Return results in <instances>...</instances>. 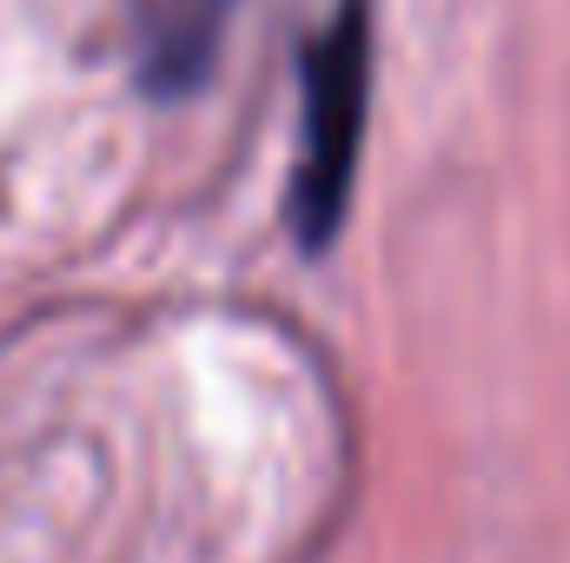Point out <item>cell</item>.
<instances>
[{
  "label": "cell",
  "instance_id": "cell-1",
  "mask_svg": "<svg viewBox=\"0 0 570 563\" xmlns=\"http://www.w3.org/2000/svg\"><path fill=\"white\" fill-rule=\"evenodd\" d=\"M365 93H372V27L365 0H338L325 33L305 47L298 73V166L285 192V219L305 253H325L345 226L352 179H358V146H365Z\"/></svg>",
  "mask_w": 570,
  "mask_h": 563
},
{
  "label": "cell",
  "instance_id": "cell-2",
  "mask_svg": "<svg viewBox=\"0 0 570 563\" xmlns=\"http://www.w3.org/2000/svg\"><path fill=\"white\" fill-rule=\"evenodd\" d=\"M233 27V0H140L134 67L153 100H186L213 80Z\"/></svg>",
  "mask_w": 570,
  "mask_h": 563
}]
</instances>
